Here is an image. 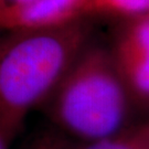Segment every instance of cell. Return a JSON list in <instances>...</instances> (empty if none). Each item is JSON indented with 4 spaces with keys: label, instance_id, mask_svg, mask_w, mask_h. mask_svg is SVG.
Instances as JSON below:
<instances>
[{
    "label": "cell",
    "instance_id": "obj_1",
    "mask_svg": "<svg viewBox=\"0 0 149 149\" xmlns=\"http://www.w3.org/2000/svg\"><path fill=\"white\" fill-rule=\"evenodd\" d=\"M84 18L61 26L0 34V126L9 143L44 107L90 44Z\"/></svg>",
    "mask_w": 149,
    "mask_h": 149
},
{
    "label": "cell",
    "instance_id": "obj_7",
    "mask_svg": "<svg viewBox=\"0 0 149 149\" xmlns=\"http://www.w3.org/2000/svg\"><path fill=\"white\" fill-rule=\"evenodd\" d=\"M27 149H72V141L52 128L39 134Z\"/></svg>",
    "mask_w": 149,
    "mask_h": 149
},
{
    "label": "cell",
    "instance_id": "obj_5",
    "mask_svg": "<svg viewBox=\"0 0 149 149\" xmlns=\"http://www.w3.org/2000/svg\"><path fill=\"white\" fill-rule=\"evenodd\" d=\"M103 13L129 17L149 16V0H86L85 16Z\"/></svg>",
    "mask_w": 149,
    "mask_h": 149
},
{
    "label": "cell",
    "instance_id": "obj_4",
    "mask_svg": "<svg viewBox=\"0 0 149 149\" xmlns=\"http://www.w3.org/2000/svg\"><path fill=\"white\" fill-rule=\"evenodd\" d=\"M86 0H30L0 11V32L56 27L85 18Z\"/></svg>",
    "mask_w": 149,
    "mask_h": 149
},
{
    "label": "cell",
    "instance_id": "obj_2",
    "mask_svg": "<svg viewBox=\"0 0 149 149\" xmlns=\"http://www.w3.org/2000/svg\"><path fill=\"white\" fill-rule=\"evenodd\" d=\"M53 129L74 144L122 133L137 112L109 49L88 44L44 105Z\"/></svg>",
    "mask_w": 149,
    "mask_h": 149
},
{
    "label": "cell",
    "instance_id": "obj_8",
    "mask_svg": "<svg viewBox=\"0 0 149 149\" xmlns=\"http://www.w3.org/2000/svg\"><path fill=\"white\" fill-rule=\"evenodd\" d=\"M136 124H137V128H138L141 137L144 138L146 144L148 145L149 147V116L143 119L141 122L136 123Z\"/></svg>",
    "mask_w": 149,
    "mask_h": 149
},
{
    "label": "cell",
    "instance_id": "obj_9",
    "mask_svg": "<svg viewBox=\"0 0 149 149\" xmlns=\"http://www.w3.org/2000/svg\"><path fill=\"white\" fill-rule=\"evenodd\" d=\"M27 1H30V0H0V11L11 8V7H15V6L24 3Z\"/></svg>",
    "mask_w": 149,
    "mask_h": 149
},
{
    "label": "cell",
    "instance_id": "obj_10",
    "mask_svg": "<svg viewBox=\"0 0 149 149\" xmlns=\"http://www.w3.org/2000/svg\"><path fill=\"white\" fill-rule=\"evenodd\" d=\"M9 146H10V143L8 141L2 128L0 126V149H9Z\"/></svg>",
    "mask_w": 149,
    "mask_h": 149
},
{
    "label": "cell",
    "instance_id": "obj_6",
    "mask_svg": "<svg viewBox=\"0 0 149 149\" xmlns=\"http://www.w3.org/2000/svg\"><path fill=\"white\" fill-rule=\"evenodd\" d=\"M72 149H149V147L139 133L137 124L134 123L122 133L109 138L88 144L72 143Z\"/></svg>",
    "mask_w": 149,
    "mask_h": 149
},
{
    "label": "cell",
    "instance_id": "obj_3",
    "mask_svg": "<svg viewBox=\"0 0 149 149\" xmlns=\"http://www.w3.org/2000/svg\"><path fill=\"white\" fill-rule=\"evenodd\" d=\"M109 49L137 112L149 116V16L132 19L116 33Z\"/></svg>",
    "mask_w": 149,
    "mask_h": 149
}]
</instances>
